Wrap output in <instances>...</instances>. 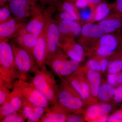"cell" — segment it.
Masks as SVG:
<instances>
[{
  "instance_id": "1f68e13d",
  "label": "cell",
  "mask_w": 122,
  "mask_h": 122,
  "mask_svg": "<svg viewBox=\"0 0 122 122\" xmlns=\"http://www.w3.org/2000/svg\"><path fill=\"white\" fill-rule=\"evenodd\" d=\"M60 17L61 20L77 21L79 20L78 13L71 11H63L60 14Z\"/></svg>"
},
{
  "instance_id": "d4e9b609",
  "label": "cell",
  "mask_w": 122,
  "mask_h": 122,
  "mask_svg": "<svg viewBox=\"0 0 122 122\" xmlns=\"http://www.w3.org/2000/svg\"><path fill=\"white\" fill-rule=\"evenodd\" d=\"M116 89L107 82H102L98 96L100 102H107L114 97Z\"/></svg>"
},
{
  "instance_id": "6da1fadb",
  "label": "cell",
  "mask_w": 122,
  "mask_h": 122,
  "mask_svg": "<svg viewBox=\"0 0 122 122\" xmlns=\"http://www.w3.org/2000/svg\"><path fill=\"white\" fill-rule=\"evenodd\" d=\"M34 73L30 82L47 99L50 105L56 102L59 85L57 84L53 73L45 65L38 69Z\"/></svg>"
},
{
  "instance_id": "52a82bcc",
  "label": "cell",
  "mask_w": 122,
  "mask_h": 122,
  "mask_svg": "<svg viewBox=\"0 0 122 122\" xmlns=\"http://www.w3.org/2000/svg\"><path fill=\"white\" fill-rule=\"evenodd\" d=\"M122 51V34H105L89 54L93 58H108Z\"/></svg>"
},
{
  "instance_id": "f35d334b",
  "label": "cell",
  "mask_w": 122,
  "mask_h": 122,
  "mask_svg": "<svg viewBox=\"0 0 122 122\" xmlns=\"http://www.w3.org/2000/svg\"><path fill=\"white\" fill-rule=\"evenodd\" d=\"M111 4L114 12L122 15V0H115Z\"/></svg>"
},
{
  "instance_id": "4316f807",
  "label": "cell",
  "mask_w": 122,
  "mask_h": 122,
  "mask_svg": "<svg viewBox=\"0 0 122 122\" xmlns=\"http://www.w3.org/2000/svg\"><path fill=\"white\" fill-rule=\"evenodd\" d=\"M39 36L31 33H26L23 36L24 45L22 48L32 53L33 49L37 42Z\"/></svg>"
},
{
  "instance_id": "4fadbf2b",
  "label": "cell",
  "mask_w": 122,
  "mask_h": 122,
  "mask_svg": "<svg viewBox=\"0 0 122 122\" xmlns=\"http://www.w3.org/2000/svg\"><path fill=\"white\" fill-rule=\"evenodd\" d=\"M112 109V106L107 102H96L88 106L83 113L86 121L95 122L100 117L108 115Z\"/></svg>"
},
{
  "instance_id": "ee69618b",
  "label": "cell",
  "mask_w": 122,
  "mask_h": 122,
  "mask_svg": "<svg viewBox=\"0 0 122 122\" xmlns=\"http://www.w3.org/2000/svg\"><path fill=\"white\" fill-rule=\"evenodd\" d=\"M122 84V72L118 73L117 85Z\"/></svg>"
},
{
  "instance_id": "d6986e66",
  "label": "cell",
  "mask_w": 122,
  "mask_h": 122,
  "mask_svg": "<svg viewBox=\"0 0 122 122\" xmlns=\"http://www.w3.org/2000/svg\"><path fill=\"white\" fill-rule=\"evenodd\" d=\"M32 54L38 68L46 65V47L44 29L39 35Z\"/></svg>"
},
{
  "instance_id": "d590c367",
  "label": "cell",
  "mask_w": 122,
  "mask_h": 122,
  "mask_svg": "<svg viewBox=\"0 0 122 122\" xmlns=\"http://www.w3.org/2000/svg\"><path fill=\"white\" fill-rule=\"evenodd\" d=\"M60 7L61 8V10L63 11H71L78 13L77 12V8L75 6L74 3L67 1L66 0L61 5Z\"/></svg>"
},
{
  "instance_id": "8992f818",
  "label": "cell",
  "mask_w": 122,
  "mask_h": 122,
  "mask_svg": "<svg viewBox=\"0 0 122 122\" xmlns=\"http://www.w3.org/2000/svg\"><path fill=\"white\" fill-rule=\"evenodd\" d=\"M68 57L61 49L56 53L46 58L45 65L61 79L72 74L81 67L79 63L69 60Z\"/></svg>"
},
{
  "instance_id": "277c9868",
  "label": "cell",
  "mask_w": 122,
  "mask_h": 122,
  "mask_svg": "<svg viewBox=\"0 0 122 122\" xmlns=\"http://www.w3.org/2000/svg\"><path fill=\"white\" fill-rule=\"evenodd\" d=\"M11 91L22 99L24 104L35 105L47 110L50 107L49 101L30 82L18 79L13 83Z\"/></svg>"
},
{
  "instance_id": "3957f363",
  "label": "cell",
  "mask_w": 122,
  "mask_h": 122,
  "mask_svg": "<svg viewBox=\"0 0 122 122\" xmlns=\"http://www.w3.org/2000/svg\"><path fill=\"white\" fill-rule=\"evenodd\" d=\"M57 102L71 113L83 114L86 106L65 78L61 79L59 85Z\"/></svg>"
},
{
  "instance_id": "5b68a950",
  "label": "cell",
  "mask_w": 122,
  "mask_h": 122,
  "mask_svg": "<svg viewBox=\"0 0 122 122\" xmlns=\"http://www.w3.org/2000/svg\"><path fill=\"white\" fill-rule=\"evenodd\" d=\"M11 45L13 50L14 61L19 80L27 81L29 74L38 69L32 54L15 43Z\"/></svg>"
},
{
  "instance_id": "f546056e",
  "label": "cell",
  "mask_w": 122,
  "mask_h": 122,
  "mask_svg": "<svg viewBox=\"0 0 122 122\" xmlns=\"http://www.w3.org/2000/svg\"><path fill=\"white\" fill-rule=\"evenodd\" d=\"M104 0H77L75 3L76 8L79 9L91 6L96 8L97 5Z\"/></svg>"
},
{
  "instance_id": "9c48e42d",
  "label": "cell",
  "mask_w": 122,
  "mask_h": 122,
  "mask_svg": "<svg viewBox=\"0 0 122 122\" xmlns=\"http://www.w3.org/2000/svg\"><path fill=\"white\" fill-rule=\"evenodd\" d=\"M77 92L86 105L92 104L89 85L82 67L65 78Z\"/></svg>"
},
{
  "instance_id": "cb8c5ba5",
  "label": "cell",
  "mask_w": 122,
  "mask_h": 122,
  "mask_svg": "<svg viewBox=\"0 0 122 122\" xmlns=\"http://www.w3.org/2000/svg\"><path fill=\"white\" fill-rule=\"evenodd\" d=\"M109 61L107 71L109 74H118L122 71V51L108 58Z\"/></svg>"
},
{
  "instance_id": "5bb4252c",
  "label": "cell",
  "mask_w": 122,
  "mask_h": 122,
  "mask_svg": "<svg viewBox=\"0 0 122 122\" xmlns=\"http://www.w3.org/2000/svg\"><path fill=\"white\" fill-rule=\"evenodd\" d=\"M24 105V102L22 99L11 91L7 100L0 107V120L11 114L20 110Z\"/></svg>"
},
{
  "instance_id": "7bdbcfd3",
  "label": "cell",
  "mask_w": 122,
  "mask_h": 122,
  "mask_svg": "<svg viewBox=\"0 0 122 122\" xmlns=\"http://www.w3.org/2000/svg\"><path fill=\"white\" fill-rule=\"evenodd\" d=\"M108 115L104 116L97 119L95 122H107L108 118Z\"/></svg>"
},
{
  "instance_id": "8fae6325",
  "label": "cell",
  "mask_w": 122,
  "mask_h": 122,
  "mask_svg": "<svg viewBox=\"0 0 122 122\" xmlns=\"http://www.w3.org/2000/svg\"><path fill=\"white\" fill-rule=\"evenodd\" d=\"M37 0H11L8 6L11 13L19 20L30 15V11H38L41 8Z\"/></svg>"
},
{
  "instance_id": "7a4b0ae2",
  "label": "cell",
  "mask_w": 122,
  "mask_h": 122,
  "mask_svg": "<svg viewBox=\"0 0 122 122\" xmlns=\"http://www.w3.org/2000/svg\"><path fill=\"white\" fill-rule=\"evenodd\" d=\"M18 79L12 46L7 41L0 40V81L11 90L13 83Z\"/></svg>"
},
{
  "instance_id": "4dcf8cb0",
  "label": "cell",
  "mask_w": 122,
  "mask_h": 122,
  "mask_svg": "<svg viewBox=\"0 0 122 122\" xmlns=\"http://www.w3.org/2000/svg\"><path fill=\"white\" fill-rule=\"evenodd\" d=\"M11 91V90L5 84L0 81V106L6 101Z\"/></svg>"
},
{
  "instance_id": "836d02e7",
  "label": "cell",
  "mask_w": 122,
  "mask_h": 122,
  "mask_svg": "<svg viewBox=\"0 0 122 122\" xmlns=\"http://www.w3.org/2000/svg\"><path fill=\"white\" fill-rule=\"evenodd\" d=\"M42 5H47L51 8L60 7L66 0H37Z\"/></svg>"
},
{
  "instance_id": "9a60e30c",
  "label": "cell",
  "mask_w": 122,
  "mask_h": 122,
  "mask_svg": "<svg viewBox=\"0 0 122 122\" xmlns=\"http://www.w3.org/2000/svg\"><path fill=\"white\" fill-rule=\"evenodd\" d=\"M105 34L117 33L122 34V15L113 12L98 22Z\"/></svg>"
},
{
  "instance_id": "d6a6232c",
  "label": "cell",
  "mask_w": 122,
  "mask_h": 122,
  "mask_svg": "<svg viewBox=\"0 0 122 122\" xmlns=\"http://www.w3.org/2000/svg\"><path fill=\"white\" fill-rule=\"evenodd\" d=\"M11 10L8 5L2 7L0 9V22L2 23L11 18Z\"/></svg>"
},
{
  "instance_id": "ba28073f",
  "label": "cell",
  "mask_w": 122,
  "mask_h": 122,
  "mask_svg": "<svg viewBox=\"0 0 122 122\" xmlns=\"http://www.w3.org/2000/svg\"><path fill=\"white\" fill-rule=\"evenodd\" d=\"M105 34L104 30L99 24L92 22L86 23L82 27L79 43L83 46L85 51L89 53Z\"/></svg>"
},
{
  "instance_id": "2e32d148",
  "label": "cell",
  "mask_w": 122,
  "mask_h": 122,
  "mask_svg": "<svg viewBox=\"0 0 122 122\" xmlns=\"http://www.w3.org/2000/svg\"><path fill=\"white\" fill-rule=\"evenodd\" d=\"M71 113L56 102L50 105L41 118V122H65Z\"/></svg>"
},
{
  "instance_id": "ffe728a7",
  "label": "cell",
  "mask_w": 122,
  "mask_h": 122,
  "mask_svg": "<svg viewBox=\"0 0 122 122\" xmlns=\"http://www.w3.org/2000/svg\"><path fill=\"white\" fill-rule=\"evenodd\" d=\"M17 22L16 20L11 18L9 20L1 23L0 25V40L7 41L8 38L12 37L23 27Z\"/></svg>"
},
{
  "instance_id": "7c38bea8",
  "label": "cell",
  "mask_w": 122,
  "mask_h": 122,
  "mask_svg": "<svg viewBox=\"0 0 122 122\" xmlns=\"http://www.w3.org/2000/svg\"><path fill=\"white\" fill-rule=\"evenodd\" d=\"M63 41V42H60V48L68 57L79 63L82 61L85 57V52L83 46L75 41L73 38Z\"/></svg>"
},
{
  "instance_id": "7402d4cb",
  "label": "cell",
  "mask_w": 122,
  "mask_h": 122,
  "mask_svg": "<svg viewBox=\"0 0 122 122\" xmlns=\"http://www.w3.org/2000/svg\"><path fill=\"white\" fill-rule=\"evenodd\" d=\"M44 17L42 14H39L30 20L25 26L28 33L38 36L41 35L44 30L47 21L46 22Z\"/></svg>"
},
{
  "instance_id": "83f0119b",
  "label": "cell",
  "mask_w": 122,
  "mask_h": 122,
  "mask_svg": "<svg viewBox=\"0 0 122 122\" xmlns=\"http://www.w3.org/2000/svg\"><path fill=\"white\" fill-rule=\"evenodd\" d=\"M95 8L94 7L89 6L80 9L78 13L79 18L81 20L86 23H93Z\"/></svg>"
},
{
  "instance_id": "ab89813d",
  "label": "cell",
  "mask_w": 122,
  "mask_h": 122,
  "mask_svg": "<svg viewBox=\"0 0 122 122\" xmlns=\"http://www.w3.org/2000/svg\"><path fill=\"white\" fill-rule=\"evenodd\" d=\"M15 43L18 45L23 47L24 45V39L23 36L18 35L15 40Z\"/></svg>"
},
{
  "instance_id": "f1b7e54d",
  "label": "cell",
  "mask_w": 122,
  "mask_h": 122,
  "mask_svg": "<svg viewBox=\"0 0 122 122\" xmlns=\"http://www.w3.org/2000/svg\"><path fill=\"white\" fill-rule=\"evenodd\" d=\"M26 120L22 110L10 115L0 120V122H24Z\"/></svg>"
},
{
  "instance_id": "8d00e7d4",
  "label": "cell",
  "mask_w": 122,
  "mask_h": 122,
  "mask_svg": "<svg viewBox=\"0 0 122 122\" xmlns=\"http://www.w3.org/2000/svg\"><path fill=\"white\" fill-rule=\"evenodd\" d=\"M107 122H122V111L116 112L110 116L108 117Z\"/></svg>"
},
{
  "instance_id": "74e56055",
  "label": "cell",
  "mask_w": 122,
  "mask_h": 122,
  "mask_svg": "<svg viewBox=\"0 0 122 122\" xmlns=\"http://www.w3.org/2000/svg\"><path fill=\"white\" fill-rule=\"evenodd\" d=\"M118 74H108L107 77V82L112 86L117 85Z\"/></svg>"
},
{
  "instance_id": "bcb514c9",
  "label": "cell",
  "mask_w": 122,
  "mask_h": 122,
  "mask_svg": "<svg viewBox=\"0 0 122 122\" xmlns=\"http://www.w3.org/2000/svg\"><path fill=\"white\" fill-rule=\"evenodd\" d=\"M113 98L115 102L120 103L122 102V95L118 97H114Z\"/></svg>"
},
{
  "instance_id": "e575fe53",
  "label": "cell",
  "mask_w": 122,
  "mask_h": 122,
  "mask_svg": "<svg viewBox=\"0 0 122 122\" xmlns=\"http://www.w3.org/2000/svg\"><path fill=\"white\" fill-rule=\"evenodd\" d=\"M81 113H71L68 116L66 122H83L86 121Z\"/></svg>"
},
{
  "instance_id": "f6af8a7d",
  "label": "cell",
  "mask_w": 122,
  "mask_h": 122,
  "mask_svg": "<svg viewBox=\"0 0 122 122\" xmlns=\"http://www.w3.org/2000/svg\"><path fill=\"white\" fill-rule=\"evenodd\" d=\"M11 0H0L1 7H3L7 5V3H9Z\"/></svg>"
},
{
  "instance_id": "b9f144b4",
  "label": "cell",
  "mask_w": 122,
  "mask_h": 122,
  "mask_svg": "<svg viewBox=\"0 0 122 122\" xmlns=\"http://www.w3.org/2000/svg\"><path fill=\"white\" fill-rule=\"evenodd\" d=\"M28 33L26 28L22 27L18 30V34L20 36H24Z\"/></svg>"
},
{
  "instance_id": "ac0fdd59",
  "label": "cell",
  "mask_w": 122,
  "mask_h": 122,
  "mask_svg": "<svg viewBox=\"0 0 122 122\" xmlns=\"http://www.w3.org/2000/svg\"><path fill=\"white\" fill-rule=\"evenodd\" d=\"M61 36L65 39L73 38L81 35L82 27L77 21L61 20L58 25Z\"/></svg>"
},
{
  "instance_id": "484cf974",
  "label": "cell",
  "mask_w": 122,
  "mask_h": 122,
  "mask_svg": "<svg viewBox=\"0 0 122 122\" xmlns=\"http://www.w3.org/2000/svg\"><path fill=\"white\" fill-rule=\"evenodd\" d=\"M108 61V58H93L87 61L85 67L101 73H103L107 71Z\"/></svg>"
},
{
  "instance_id": "30bf717a",
  "label": "cell",
  "mask_w": 122,
  "mask_h": 122,
  "mask_svg": "<svg viewBox=\"0 0 122 122\" xmlns=\"http://www.w3.org/2000/svg\"><path fill=\"white\" fill-rule=\"evenodd\" d=\"M44 30L46 44V59L48 57L56 53L61 49V34L58 25L50 19H48L47 21Z\"/></svg>"
},
{
  "instance_id": "e0dca14e",
  "label": "cell",
  "mask_w": 122,
  "mask_h": 122,
  "mask_svg": "<svg viewBox=\"0 0 122 122\" xmlns=\"http://www.w3.org/2000/svg\"><path fill=\"white\" fill-rule=\"evenodd\" d=\"M88 81L90 89L93 103L97 102L102 83L101 73L82 67Z\"/></svg>"
},
{
  "instance_id": "60d3db41",
  "label": "cell",
  "mask_w": 122,
  "mask_h": 122,
  "mask_svg": "<svg viewBox=\"0 0 122 122\" xmlns=\"http://www.w3.org/2000/svg\"><path fill=\"white\" fill-rule=\"evenodd\" d=\"M122 95V84L119 86L116 89L114 97H118Z\"/></svg>"
},
{
  "instance_id": "603a6c76",
  "label": "cell",
  "mask_w": 122,
  "mask_h": 122,
  "mask_svg": "<svg viewBox=\"0 0 122 122\" xmlns=\"http://www.w3.org/2000/svg\"><path fill=\"white\" fill-rule=\"evenodd\" d=\"M113 12L112 4L103 1L98 5L95 9L93 22H99L105 20Z\"/></svg>"
},
{
  "instance_id": "44dd1931",
  "label": "cell",
  "mask_w": 122,
  "mask_h": 122,
  "mask_svg": "<svg viewBox=\"0 0 122 122\" xmlns=\"http://www.w3.org/2000/svg\"><path fill=\"white\" fill-rule=\"evenodd\" d=\"M27 122H41L42 116L48 110L42 107L25 104L21 109Z\"/></svg>"
}]
</instances>
